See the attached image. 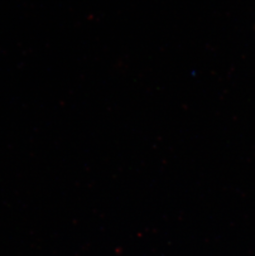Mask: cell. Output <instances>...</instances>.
I'll list each match as a JSON object with an SVG mask.
<instances>
[]
</instances>
